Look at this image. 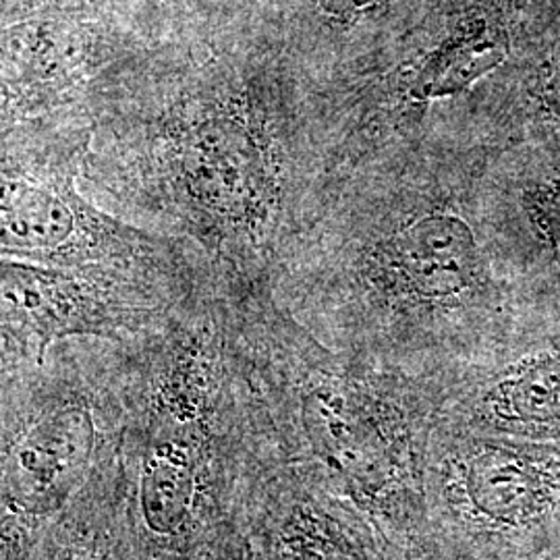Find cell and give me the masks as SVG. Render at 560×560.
Segmentation results:
<instances>
[{
  "mask_svg": "<svg viewBox=\"0 0 560 560\" xmlns=\"http://www.w3.org/2000/svg\"><path fill=\"white\" fill-rule=\"evenodd\" d=\"M120 502L136 560H212L272 448L229 293L208 284L125 345Z\"/></svg>",
  "mask_w": 560,
  "mask_h": 560,
  "instance_id": "cell-3",
  "label": "cell"
},
{
  "mask_svg": "<svg viewBox=\"0 0 560 560\" xmlns=\"http://www.w3.org/2000/svg\"><path fill=\"white\" fill-rule=\"evenodd\" d=\"M423 497L439 560H560V444L436 421Z\"/></svg>",
  "mask_w": 560,
  "mask_h": 560,
  "instance_id": "cell-7",
  "label": "cell"
},
{
  "mask_svg": "<svg viewBox=\"0 0 560 560\" xmlns=\"http://www.w3.org/2000/svg\"><path fill=\"white\" fill-rule=\"evenodd\" d=\"M226 291L275 459L353 502L407 559L439 560L423 497L439 378L330 349L272 289Z\"/></svg>",
  "mask_w": 560,
  "mask_h": 560,
  "instance_id": "cell-4",
  "label": "cell"
},
{
  "mask_svg": "<svg viewBox=\"0 0 560 560\" xmlns=\"http://www.w3.org/2000/svg\"><path fill=\"white\" fill-rule=\"evenodd\" d=\"M513 221L540 258V284L534 295L560 293V152L532 162L509 194Z\"/></svg>",
  "mask_w": 560,
  "mask_h": 560,
  "instance_id": "cell-13",
  "label": "cell"
},
{
  "mask_svg": "<svg viewBox=\"0 0 560 560\" xmlns=\"http://www.w3.org/2000/svg\"><path fill=\"white\" fill-rule=\"evenodd\" d=\"M212 560H258L254 557V552H252V548H249V544L245 540V536L240 532L231 538V540L226 541L224 546H222L221 550L217 552V557Z\"/></svg>",
  "mask_w": 560,
  "mask_h": 560,
  "instance_id": "cell-16",
  "label": "cell"
},
{
  "mask_svg": "<svg viewBox=\"0 0 560 560\" xmlns=\"http://www.w3.org/2000/svg\"><path fill=\"white\" fill-rule=\"evenodd\" d=\"M20 560H136L120 502L119 457Z\"/></svg>",
  "mask_w": 560,
  "mask_h": 560,
  "instance_id": "cell-12",
  "label": "cell"
},
{
  "mask_svg": "<svg viewBox=\"0 0 560 560\" xmlns=\"http://www.w3.org/2000/svg\"><path fill=\"white\" fill-rule=\"evenodd\" d=\"M138 57L101 21L62 9L23 15L2 30V127L92 120L94 104Z\"/></svg>",
  "mask_w": 560,
  "mask_h": 560,
  "instance_id": "cell-10",
  "label": "cell"
},
{
  "mask_svg": "<svg viewBox=\"0 0 560 560\" xmlns=\"http://www.w3.org/2000/svg\"><path fill=\"white\" fill-rule=\"evenodd\" d=\"M504 108L515 131L560 138V27L548 32L515 67Z\"/></svg>",
  "mask_w": 560,
  "mask_h": 560,
  "instance_id": "cell-14",
  "label": "cell"
},
{
  "mask_svg": "<svg viewBox=\"0 0 560 560\" xmlns=\"http://www.w3.org/2000/svg\"><path fill=\"white\" fill-rule=\"evenodd\" d=\"M198 293L187 295L162 284L108 272L2 258V374L40 368L50 349L62 340L133 345L148 339Z\"/></svg>",
  "mask_w": 560,
  "mask_h": 560,
  "instance_id": "cell-8",
  "label": "cell"
},
{
  "mask_svg": "<svg viewBox=\"0 0 560 560\" xmlns=\"http://www.w3.org/2000/svg\"><path fill=\"white\" fill-rule=\"evenodd\" d=\"M240 527L258 560H409L353 502L275 457L258 467Z\"/></svg>",
  "mask_w": 560,
  "mask_h": 560,
  "instance_id": "cell-11",
  "label": "cell"
},
{
  "mask_svg": "<svg viewBox=\"0 0 560 560\" xmlns=\"http://www.w3.org/2000/svg\"><path fill=\"white\" fill-rule=\"evenodd\" d=\"M125 345L62 340L40 368L2 374L0 560L42 534L119 457Z\"/></svg>",
  "mask_w": 560,
  "mask_h": 560,
  "instance_id": "cell-5",
  "label": "cell"
},
{
  "mask_svg": "<svg viewBox=\"0 0 560 560\" xmlns=\"http://www.w3.org/2000/svg\"><path fill=\"white\" fill-rule=\"evenodd\" d=\"M399 0H307L310 13L335 38H351L388 20Z\"/></svg>",
  "mask_w": 560,
  "mask_h": 560,
  "instance_id": "cell-15",
  "label": "cell"
},
{
  "mask_svg": "<svg viewBox=\"0 0 560 560\" xmlns=\"http://www.w3.org/2000/svg\"><path fill=\"white\" fill-rule=\"evenodd\" d=\"M459 161L411 145L332 166L272 280L330 349L413 376L478 358L529 300Z\"/></svg>",
  "mask_w": 560,
  "mask_h": 560,
  "instance_id": "cell-2",
  "label": "cell"
},
{
  "mask_svg": "<svg viewBox=\"0 0 560 560\" xmlns=\"http://www.w3.org/2000/svg\"><path fill=\"white\" fill-rule=\"evenodd\" d=\"M330 168L320 83L261 55H138L92 110L81 180L210 277L272 289Z\"/></svg>",
  "mask_w": 560,
  "mask_h": 560,
  "instance_id": "cell-1",
  "label": "cell"
},
{
  "mask_svg": "<svg viewBox=\"0 0 560 560\" xmlns=\"http://www.w3.org/2000/svg\"><path fill=\"white\" fill-rule=\"evenodd\" d=\"M90 140L92 122L83 119L2 127V258L198 293L210 272L187 243L102 210L78 189Z\"/></svg>",
  "mask_w": 560,
  "mask_h": 560,
  "instance_id": "cell-6",
  "label": "cell"
},
{
  "mask_svg": "<svg viewBox=\"0 0 560 560\" xmlns=\"http://www.w3.org/2000/svg\"><path fill=\"white\" fill-rule=\"evenodd\" d=\"M439 382V423L560 444V293L532 295L499 339Z\"/></svg>",
  "mask_w": 560,
  "mask_h": 560,
  "instance_id": "cell-9",
  "label": "cell"
}]
</instances>
